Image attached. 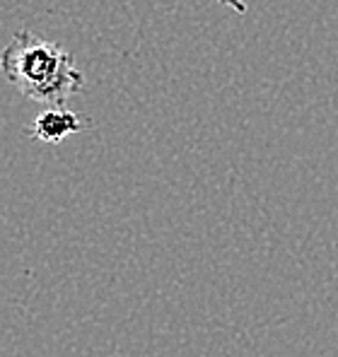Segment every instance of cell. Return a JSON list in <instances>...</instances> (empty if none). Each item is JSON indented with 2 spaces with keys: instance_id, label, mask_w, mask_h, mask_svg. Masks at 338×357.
<instances>
[{
  "instance_id": "cell-1",
  "label": "cell",
  "mask_w": 338,
  "mask_h": 357,
  "mask_svg": "<svg viewBox=\"0 0 338 357\" xmlns=\"http://www.w3.org/2000/svg\"><path fill=\"white\" fill-rule=\"evenodd\" d=\"M0 68L24 99L44 107H68V99L84 87V75L73 56L56 41L27 29L13 34L10 44L0 51Z\"/></svg>"
},
{
  "instance_id": "cell-2",
  "label": "cell",
  "mask_w": 338,
  "mask_h": 357,
  "mask_svg": "<svg viewBox=\"0 0 338 357\" xmlns=\"http://www.w3.org/2000/svg\"><path fill=\"white\" fill-rule=\"evenodd\" d=\"M84 128H89V123L80 114L71 112L68 107H46L34 119L29 135L31 140H41V143H61L66 135L80 133Z\"/></svg>"
}]
</instances>
